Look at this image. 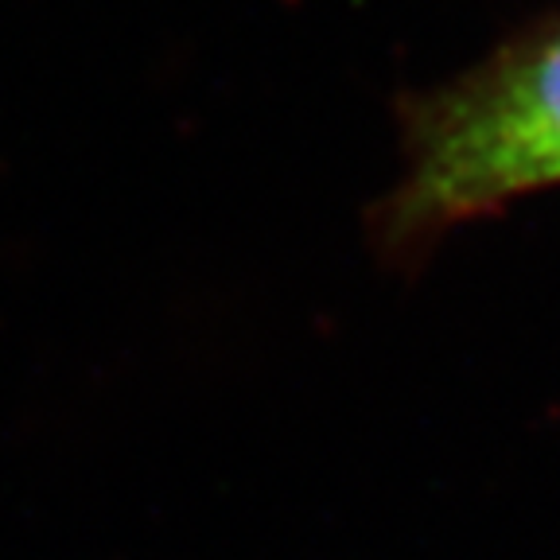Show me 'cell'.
I'll use <instances>...</instances> for the list:
<instances>
[{
	"label": "cell",
	"mask_w": 560,
	"mask_h": 560,
	"mask_svg": "<svg viewBox=\"0 0 560 560\" xmlns=\"http://www.w3.org/2000/svg\"><path fill=\"white\" fill-rule=\"evenodd\" d=\"M405 175L377 210L412 249L522 195L560 187V12L401 105Z\"/></svg>",
	"instance_id": "cell-1"
}]
</instances>
